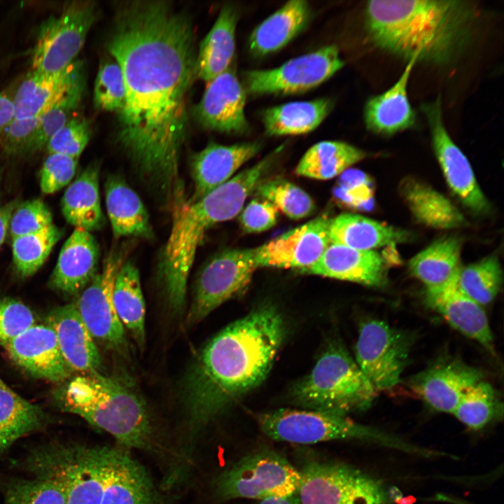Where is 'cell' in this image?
I'll list each match as a JSON object with an SVG mask.
<instances>
[{
  "instance_id": "f546056e",
  "label": "cell",
  "mask_w": 504,
  "mask_h": 504,
  "mask_svg": "<svg viewBox=\"0 0 504 504\" xmlns=\"http://www.w3.org/2000/svg\"><path fill=\"white\" fill-rule=\"evenodd\" d=\"M237 20L238 13L234 6H223L196 55L197 78L208 83L231 66L236 48Z\"/></svg>"
},
{
  "instance_id": "f907efd6",
  "label": "cell",
  "mask_w": 504,
  "mask_h": 504,
  "mask_svg": "<svg viewBox=\"0 0 504 504\" xmlns=\"http://www.w3.org/2000/svg\"><path fill=\"white\" fill-rule=\"evenodd\" d=\"M77 164L78 158L57 153L48 154L40 174L42 192L52 194L68 185L76 173Z\"/></svg>"
},
{
  "instance_id": "6f0895ef",
  "label": "cell",
  "mask_w": 504,
  "mask_h": 504,
  "mask_svg": "<svg viewBox=\"0 0 504 504\" xmlns=\"http://www.w3.org/2000/svg\"><path fill=\"white\" fill-rule=\"evenodd\" d=\"M386 496L388 503H396L398 500L403 497L402 493L396 486H391L386 491Z\"/></svg>"
},
{
  "instance_id": "bcb514c9",
  "label": "cell",
  "mask_w": 504,
  "mask_h": 504,
  "mask_svg": "<svg viewBox=\"0 0 504 504\" xmlns=\"http://www.w3.org/2000/svg\"><path fill=\"white\" fill-rule=\"evenodd\" d=\"M125 101V86L122 70L114 60H107L99 66L94 88L96 108L117 111L122 108Z\"/></svg>"
},
{
  "instance_id": "4fadbf2b",
  "label": "cell",
  "mask_w": 504,
  "mask_h": 504,
  "mask_svg": "<svg viewBox=\"0 0 504 504\" xmlns=\"http://www.w3.org/2000/svg\"><path fill=\"white\" fill-rule=\"evenodd\" d=\"M411 340L384 321L371 319L360 327L355 361L377 391L396 386L407 363Z\"/></svg>"
},
{
  "instance_id": "f5cc1de1",
  "label": "cell",
  "mask_w": 504,
  "mask_h": 504,
  "mask_svg": "<svg viewBox=\"0 0 504 504\" xmlns=\"http://www.w3.org/2000/svg\"><path fill=\"white\" fill-rule=\"evenodd\" d=\"M278 209L263 199H253L242 210L240 224L248 233H257L272 228L277 222Z\"/></svg>"
},
{
  "instance_id": "5bb4252c",
  "label": "cell",
  "mask_w": 504,
  "mask_h": 504,
  "mask_svg": "<svg viewBox=\"0 0 504 504\" xmlns=\"http://www.w3.org/2000/svg\"><path fill=\"white\" fill-rule=\"evenodd\" d=\"M257 268L254 248L229 249L212 258L197 277L187 323L200 322L223 302L241 295Z\"/></svg>"
},
{
  "instance_id": "ba28073f",
  "label": "cell",
  "mask_w": 504,
  "mask_h": 504,
  "mask_svg": "<svg viewBox=\"0 0 504 504\" xmlns=\"http://www.w3.org/2000/svg\"><path fill=\"white\" fill-rule=\"evenodd\" d=\"M256 419L262 433L276 441L314 444L356 439L406 451L419 452V447L375 428L357 424L347 416L311 410L279 409L260 413Z\"/></svg>"
},
{
  "instance_id": "4316f807",
  "label": "cell",
  "mask_w": 504,
  "mask_h": 504,
  "mask_svg": "<svg viewBox=\"0 0 504 504\" xmlns=\"http://www.w3.org/2000/svg\"><path fill=\"white\" fill-rule=\"evenodd\" d=\"M83 79V64L78 61L57 73L32 70L23 80L13 99L14 118L40 117Z\"/></svg>"
},
{
  "instance_id": "f1b7e54d",
  "label": "cell",
  "mask_w": 504,
  "mask_h": 504,
  "mask_svg": "<svg viewBox=\"0 0 504 504\" xmlns=\"http://www.w3.org/2000/svg\"><path fill=\"white\" fill-rule=\"evenodd\" d=\"M311 16L307 1L286 2L253 29L248 40L250 52L259 57L282 49L307 27Z\"/></svg>"
},
{
  "instance_id": "4dcf8cb0",
  "label": "cell",
  "mask_w": 504,
  "mask_h": 504,
  "mask_svg": "<svg viewBox=\"0 0 504 504\" xmlns=\"http://www.w3.org/2000/svg\"><path fill=\"white\" fill-rule=\"evenodd\" d=\"M105 200L114 237H152L148 211L139 195L123 178L118 176L107 178Z\"/></svg>"
},
{
  "instance_id": "7402d4cb",
  "label": "cell",
  "mask_w": 504,
  "mask_h": 504,
  "mask_svg": "<svg viewBox=\"0 0 504 504\" xmlns=\"http://www.w3.org/2000/svg\"><path fill=\"white\" fill-rule=\"evenodd\" d=\"M457 276L441 288L426 290V302L454 329L493 353V334L486 312L482 305L462 292Z\"/></svg>"
},
{
  "instance_id": "ab89813d",
  "label": "cell",
  "mask_w": 504,
  "mask_h": 504,
  "mask_svg": "<svg viewBox=\"0 0 504 504\" xmlns=\"http://www.w3.org/2000/svg\"><path fill=\"white\" fill-rule=\"evenodd\" d=\"M503 273L496 256L460 268L457 276L459 288L482 307L491 303L502 285Z\"/></svg>"
},
{
  "instance_id": "83f0119b",
  "label": "cell",
  "mask_w": 504,
  "mask_h": 504,
  "mask_svg": "<svg viewBox=\"0 0 504 504\" xmlns=\"http://www.w3.org/2000/svg\"><path fill=\"white\" fill-rule=\"evenodd\" d=\"M415 58L407 64L397 82L384 92L370 97L364 107L366 128L380 135L391 136L414 127L416 113L407 96V83Z\"/></svg>"
},
{
  "instance_id": "f35d334b",
  "label": "cell",
  "mask_w": 504,
  "mask_h": 504,
  "mask_svg": "<svg viewBox=\"0 0 504 504\" xmlns=\"http://www.w3.org/2000/svg\"><path fill=\"white\" fill-rule=\"evenodd\" d=\"M46 416L10 388L0 387V456L19 438L41 429Z\"/></svg>"
},
{
  "instance_id": "f6af8a7d",
  "label": "cell",
  "mask_w": 504,
  "mask_h": 504,
  "mask_svg": "<svg viewBox=\"0 0 504 504\" xmlns=\"http://www.w3.org/2000/svg\"><path fill=\"white\" fill-rule=\"evenodd\" d=\"M84 79L74 85L62 98L39 117V123L30 151L46 146L50 138L72 117L84 91Z\"/></svg>"
},
{
  "instance_id": "30bf717a",
  "label": "cell",
  "mask_w": 504,
  "mask_h": 504,
  "mask_svg": "<svg viewBox=\"0 0 504 504\" xmlns=\"http://www.w3.org/2000/svg\"><path fill=\"white\" fill-rule=\"evenodd\" d=\"M300 471L297 491L302 504H387L381 483L341 462L313 460Z\"/></svg>"
},
{
  "instance_id": "7dc6e473",
  "label": "cell",
  "mask_w": 504,
  "mask_h": 504,
  "mask_svg": "<svg viewBox=\"0 0 504 504\" xmlns=\"http://www.w3.org/2000/svg\"><path fill=\"white\" fill-rule=\"evenodd\" d=\"M90 128L85 118H71L48 140L46 147L50 153L78 158L88 145Z\"/></svg>"
},
{
  "instance_id": "c3c4849f",
  "label": "cell",
  "mask_w": 504,
  "mask_h": 504,
  "mask_svg": "<svg viewBox=\"0 0 504 504\" xmlns=\"http://www.w3.org/2000/svg\"><path fill=\"white\" fill-rule=\"evenodd\" d=\"M52 224V216L39 198L20 204L10 216L8 231L12 239L38 232Z\"/></svg>"
},
{
  "instance_id": "681fc988",
  "label": "cell",
  "mask_w": 504,
  "mask_h": 504,
  "mask_svg": "<svg viewBox=\"0 0 504 504\" xmlns=\"http://www.w3.org/2000/svg\"><path fill=\"white\" fill-rule=\"evenodd\" d=\"M36 324L31 310L13 298L0 300V345L4 347L13 339Z\"/></svg>"
},
{
  "instance_id": "8992f818",
  "label": "cell",
  "mask_w": 504,
  "mask_h": 504,
  "mask_svg": "<svg viewBox=\"0 0 504 504\" xmlns=\"http://www.w3.org/2000/svg\"><path fill=\"white\" fill-rule=\"evenodd\" d=\"M111 447L48 442L32 449L24 465L35 477L57 484L66 504H101Z\"/></svg>"
},
{
  "instance_id": "484cf974",
  "label": "cell",
  "mask_w": 504,
  "mask_h": 504,
  "mask_svg": "<svg viewBox=\"0 0 504 504\" xmlns=\"http://www.w3.org/2000/svg\"><path fill=\"white\" fill-rule=\"evenodd\" d=\"M99 256V245L92 234L75 227L60 251L51 285L66 295L78 293L96 275Z\"/></svg>"
},
{
  "instance_id": "db71d44e",
  "label": "cell",
  "mask_w": 504,
  "mask_h": 504,
  "mask_svg": "<svg viewBox=\"0 0 504 504\" xmlns=\"http://www.w3.org/2000/svg\"><path fill=\"white\" fill-rule=\"evenodd\" d=\"M337 197L343 202L353 206H360L369 200V190L363 182L347 181L340 184Z\"/></svg>"
},
{
  "instance_id": "ee69618b",
  "label": "cell",
  "mask_w": 504,
  "mask_h": 504,
  "mask_svg": "<svg viewBox=\"0 0 504 504\" xmlns=\"http://www.w3.org/2000/svg\"><path fill=\"white\" fill-rule=\"evenodd\" d=\"M4 504H66L64 490L43 478L15 479L5 488Z\"/></svg>"
},
{
  "instance_id": "60d3db41",
  "label": "cell",
  "mask_w": 504,
  "mask_h": 504,
  "mask_svg": "<svg viewBox=\"0 0 504 504\" xmlns=\"http://www.w3.org/2000/svg\"><path fill=\"white\" fill-rule=\"evenodd\" d=\"M62 232L53 223L38 232L12 239L15 269L22 277L33 275L43 265Z\"/></svg>"
},
{
  "instance_id": "816d5d0a",
  "label": "cell",
  "mask_w": 504,
  "mask_h": 504,
  "mask_svg": "<svg viewBox=\"0 0 504 504\" xmlns=\"http://www.w3.org/2000/svg\"><path fill=\"white\" fill-rule=\"evenodd\" d=\"M39 123L38 118H14L0 132V144L12 153L29 152Z\"/></svg>"
},
{
  "instance_id": "8d00e7d4",
  "label": "cell",
  "mask_w": 504,
  "mask_h": 504,
  "mask_svg": "<svg viewBox=\"0 0 504 504\" xmlns=\"http://www.w3.org/2000/svg\"><path fill=\"white\" fill-rule=\"evenodd\" d=\"M113 300L120 322L142 350L146 343L145 302L139 270L129 260L122 264L115 277Z\"/></svg>"
},
{
  "instance_id": "91938a15",
  "label": "cell",
  "mask_w": 504,
  "mask_h": 504,
  "mask_svg": "<svg viewBox=\"0 0 504 504\" xmlns=\"http://www.w3.org/2000/svg\"><path fill=\"white\" fill-rule=\"evenodd\" d=\"M0 387L1 388H8L6 384L1 380V378H0Z\"/></svg>"
},
{
  "instance_id": "44dd1931",
  "label": "cell",
  "mask_w": 504,
  "mask_h": 504,
  "mask_svg": "<svg viewBox=\"0 0 504 504\" xmlns=\"http://www.w3.org/2000/svg\"><path fill=\"white\" fill-rule=\"evenodd\" d=\"M4 348L18 365L35 377L59 382L71 373L62 356L56 335L47 324H35Z\"/></svg>"
},
{
  "instance_id": "7bdbcfd3",
  "label": "cell",
  "mask_w": 504,
  "mask_h": 504,
  "mask_svg": "<svg viewBox=\"0 0 504 504\" xmlns=\"http://www.w3.org/2000/svg\"><path fill=\"white\" fill-rule=\"evenodd\" d=\"M258 195L274 204L291 219L310 216L315 205L310 196L294 183L282 178L260 182L255 190Z\"/></svg>"
},
{
  "instance_id": "52a82bcc",
  "label": "cell",
  "mask_w": 504,
  "mask_h": 504,
  "mask_svg": "<svg viewBox=\"0 0 504 504\" xmlns=\"http://www.w3.org/2000/svg\"><path fill=\"white\" fill-rule=\"evenodd\" d=\"M298 405L338 415L363 411L373 402L376 391L355 360L337 344L320 356L310 373L293 387Z\"/></svg>"
},
{
  "instance_id": "d6a6232c",
  "label": "cell",
  "mask_w": 504,
  "mask_h": 504,
  "mask_svg": "<svg viewBox=\"0 0 504 504\" xmlns=\"http://www.w3.org/2000/svg\"><path fill=\"white\" fill-rule=\"evenodd\" d=\"M408 234L393 226L361 215L342 214L331 218L329 226L330 244L373 251L386 245L402 242Z\"/></svg>"
},
{
  "instance_id": "ac0fdd59",
  "label": "cell",
  "mask_w": 504,
  "mask_h": 504,
  "mask_svg": "<svg viewBox=\"0 0 504 504\" xmlns=\"http://www.w3.org/2000/svg\"><path fill=\"white\" fill-rule=\"evenodd\" d=\"M206 83L195 110L201 125L220 132L246 133L250 130L245 114L246 92L235 70L230 66Z\"/></svg>"
},
{
  "instance_id": "9a60e30c",
  "label": "cell",
  "mask_w": 504,
  "mask_h": 504,
  "mask_svg": "<svg viewBox=\"0 0 504 504\" xmlns=\"http://www.w3.org/2000/svg\"><path fill=\"white\" fill-rule=\"evenodd\" d=\"M125 255L123 247L113 248L105 257L101 272L74 303L92 337L113 350H120L126 345L125 328L113 300L115 279L126 261Z\"/></svg>"
},
{
  "instance_id": "d6986e66",
  "label": "cell",
  "mask_w": 504,
  "mask_h": 504,
  "mask_svg": "<svg viewBox=\"0 0 504 504\" xmlns=\"http://www.w3.org/2000/svg\"><path fill=\"white\" fill-rule=\"evenodd\" d=\"M101 504L174 503L129 450L112 447Z\"/></svg>"
},
{
  "instance_id": "680465c9",
  "label": "cell",
  "mask_w": 504,
  "mask_h": 504,
  "mask_svg": "<svg viewBox=\"0 0 504 504\" xmlns=\"http://www.w3.org/2000/svg\"><path fill=\"white\" fill-rule=\"evenodd\" d=\"M414 501V499L413 498L403 496L400 500H398L396 503V504H412Z\"/></svg>"
},
{
  "instance_id": "603a6c76",
  "label": "cell",
  "mask_w": 504,
  "mask_h": 504,
  "mask_svg": "<svg viewBox=\"0 0 504 504\" xmlns=\"http://www.w3.org/2000/svg\"><path fill=\"white\" fill-rule=\"evenodd\" d=\"M301 272L380 287L386 282V265L376 251L330 244L318 260Z\"/></svg>"
},
{
  "instance_id": "9c48e42d",
  "label": "cell",
  "mask_w": 504,
  "mask_h": 504,
  "mask_svg": "<svg viewBox=\"0 0 504 504\" xmlns=\"http://www.w3.org/2000/svg\"><path fill=\"white\" fill-rule=\"evenodd\" d=\"M300 471L283 455L269 449L248 454L217 477L216 496L221 500H262L297 493Z\"/></svg>"
},
{
  "instance_id": "1f68e13d",
  "label": "cell",
  "mask_w": 504,
  "mask_h": 504,
  "mask_svg": "<svg viewBox=\"0 0 504 504\" xmlns=\"http://www.w3.org/2000/svg\"><path fill=\"white\" fill-rule=\"evenodd\" d=\"M399 190L411 214L421 224L437 230L454 229L466 224L458 209L424 182L409 176L402 181Z\"/></svg>"
},
{
  "instance_id": "cb8c5ba5",
  "label": "cell",
  "mask_w": 504,
  "mask_h": 504,
  "mask_svg": "<svg viewBox=\"0 0 504 504\" xmlns=\"http://www.w3.org/2000/svg\"><path fill=\"white\" fill-rule=\"evenodd\" d=\"M261 148L257 141L221 145L211 143L196 153L192 160L194 192L189 202L203 197L230 180L245 162Z\"/></svg>"
},
{
  "instance_id": "b9f144b4",
  "label": "cell",
  "mask_w": 504,
  "mask_h": 504,
  "mask_svg": "<svg viewBox=\"0 0 504 504\" xmlns=\"http://www.w3.org/2000/svg\"><path fill=\"white\" fill-rule=\"evenodd\" d=\"M501 412L493 387L481 380L464 392L452 414L470 428L479 430L501 414Z\"/></svg>"
},
{
  "instance_id": "836d02e7",
  "label": "cell",
  "mask_w": 504,
  "mask_h": 504,
  "mask_svg": "<svg viewBox=\"0 0 504 504\" xmlns=\"http://www.w3.org/2000/svg\"><path fill=\"white\" fill-rule=\"evenodd\" d=\"M99 166L89 165L71 183L62 199V211L66 220L75 227L89 232L104 223L99 192Z\"/></svg>"
},
{
  "instance_id": "5b68a950",
  "label": "cell",
  "mask_w": 504,
  "mask_h": 504,
  "mask_svg": "<svg viewBox=\"0 0 504 504\" xmlns=\"http://www.w3.org/2000/svg\"><path fill=\"white\" fill-rule=\"evenodd\" d=\"M62 410L111 435L119 447L153 455L167 449L155 434L144 400L120 382L97 371L74 377L60 392Z\"/></svg>"
},
{
  "instance_id": "8fae6325",
  "label": "cell",
  "mask_w": 504,
  "mask_h": 504,
  "mask_svg": "<svg viewBox=\"0 0 504 504\" xmlns=\"http://www.w3.org/2000/svg\"><path fill=\"white\" fill-rule=\"evenodd\" d=\"M344 66L337 46L328 45L273 69L247 71L242 85L251 95L298 94L322 84Z\"/></svg>"
},
{
  "instance_id": "d4e9b609",
  "label": "cell",
  "mask_w": 504,
  "mask_h": 504,
  "mask_svg": "<svg viewBox=\"0 0 504 504\" xmlns=\"http://www.w3.org/2000/svg\"><path fill=\"white\" fill-rule=\"evenodd\" d=\"M46 324L55 332L62 356L71 372L97 371L101 356L74 303L52 310Z\"/></svg>"
},
{
  "instance_id": "6da1fadb",
  "label": "cell",
  "mask_w": 504,
  "mask_h": 504,
  "mask_svg": "<svg viewBox=\"0 0 504 504\" xmlns=\"http://www.w3.org/2000/svg\"><path fill=\"white\" fill-rule=\"evenodd\" d=\"M194 45L190 18L163 1L120 6L107 41L125 86L118 142L140 174L172 200L183 192L179 158L187 95L196 77Z\"/></svg>"
},
{
  "instance_id": "ffe728a7",
  "label": "cell",
  "mask_w": 504,
  "mask_h": 504,
  "mask_svg": "<svg viewBox=\"0 0 504 504\" xmlns=\"http://www.w3.org/2000/svg\"><path fill=\"white\" fill-rule=\"evenodd\" d=\"M482 377L477 368L458 359L446 358L414 376L411 387L433 410L453 413L464 392Z\"/></svg>"
},
{
  "instance_id": "74e56055",
  "label": "cell",
  "mask_w": 504,
  "mask_h": 504,
  "mask_svg": "<svg viewBox=\"0 0 504 504\" xmlns=\"http://www.w3.org/2000/svg\"><path fill=\"white\" fill-rule=\"evenodd\" d=\"M365 155L363 150L348 143L323 141L307 150L299 161L295 173L318 180L330 179L344 172Z\"/></svg>"
},
{
  "instance_id": "2e32d148",
  "label": "cell",
  "mask_w": 504,
  "mask_h": 504,
  "mask_svg": "<svg viewBox=\"0 0 504 504\" xmlns=\"http://www.w3.org/2000/svg\"><path fill=\"white\" fill-rule=\"evenodd\" d=\"M421 110L430 127L435 156L449 188L472 213H487L490 204L477 181L470 162L445 128L440 97L424 104Z\"/></svg>"
},
{
  "instance_id": "7c38bea8",
  "label": "cell",
  "mask_w": 504,
  "mask_h": 504,
  "mask_svg": "<svg viewBox=\"0 0 504 504\" xmlns=\"http://www.w3.org/2000/svg\"><path fill=\"white\" fill-rule=\"evenodd\" d=\"M97 17L92 1H74L62 14L50 17L40 27L31 55L32 70L59 72L74 62Z\"/></svg>"
},
{
  "instance_id": "e0dca14e",
  "label": "cell",
  "mask_w": 504,
  "mask_h": 504,
  "mask_svg": "<svg viewBox=\"0 0 504 504\" xmlns=\"http://www.w3.org/2000/svg\"><path fill=\"white\" fill-rule=\"evenodd\" d=\"M331 218L318 216L254 248L258 267L298 269L314 264L330 244Z\"/></svg>"
},
{
  "instance_id": "d590c367",
  "label": "cell",
  "mask_w": 504,
  "mask_h": 504,
  "mask_svg": "<svg viewBox=\"0 0 504 504\" xmlns=\"http://www.w3.org/2000/svg\"><path fill=\"white\" fill-rule=\"evenodd\" d=\"M461 250L458 237L441 238L415 255L409 261V270L424 284L426 290L441 288L457 276L461 268Z\"/></svg>"
},
{
  "instance_id": "277c9868",
  "label": "cell",
  "mask_w": 504,
  "mask_h": 504,
  "mask_svg": "<svg viewBox=\"0 0 504 504\" xmlns=\"http://www.w3.org/2000/svg\"><path fill=\"white\" fill-rule=\"evenodd\" d=\"M267 157L232 177L196 202L185 199L173 206V218L164 246L160 271L171 307H184L188 275L197 250L214 225L240 214L250 194L261 182L272 164Z\"/></svg>"
},
{
  "instance_id": "7a4b0ae2",
  "label": "cell",
  "mask_w": 504,
  "mask_h": 504,
  "mask_svg": "<svg viewBox=\"0 0 504 504\" xmlns=\"http://www.w3.org/2000/svg\"><path fill=\"white\" fill-rule=\"evenodd\" d=\"M285 336L281 314L266 304L231 323L209 341L185 381V437L176 450L180 461H191L207 426L265 380Z\"/></svg>"
},
{
  "instance_id": "11a10c76",
  "label": "cell",
  "mask_w": 504,
  "mask_h": 504,
  "mask_svg": "<svg viewBox=\"0 0 504 504\" xmlns=\"http://www.w3.org/2000/svg\"><path fill=\"white\" fill-rule=\"evenodd\" d=\"M15 206V202H10L0 207V247L4 241L10 218Z\"/></svg>"
},
{
  "instance_id": "e575fe53",
  "label": "cell",
  "mask_w": 504,
  "mask_h": 504,
  "mask_svg": "<svg viewBox=\"0 0 504 504\" xmlns=\"http://www.w3.org/2000/svg\"><path fill=\"white\" fill-rule=\"evenodd\" d=\"M333 108L328 98L286 103L265 109L262 119L270 136L300 135L318 127Z\"/></svg>"
},
{
  "instance_id": "9f6ffc18",
  "label": "cell",
  "mask_w": 504,
  "mask_h": 504,
  "mask_svg": "<svg viewBox=\"0 0 504 504\" xmlns=\"http://www.w3.org/2000/svg\"><path fill=\"white\" fill-rule=\"evenodd\" d=\"M259 504H302L296 494L288 497H272L260 500Z\"/></svg>"
},
{
  "instance_id": "3957f363",
  "label": "cell",
  "mask_w": 504,
  "mask_h": 504,
  "mask_svg": "<svg viewBox=\"0 0 504 504\" xmlns=\"http://www.w3.org/2000/svg\"><path fill=\"white\" fill-rule=\"evenodd\" d=\"M470 1L374 0L365 9V29L377 48L409 61L452 62L468 44L476 19Z\"/></svg>"
}]
</instances>
